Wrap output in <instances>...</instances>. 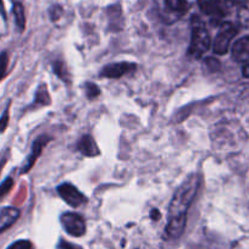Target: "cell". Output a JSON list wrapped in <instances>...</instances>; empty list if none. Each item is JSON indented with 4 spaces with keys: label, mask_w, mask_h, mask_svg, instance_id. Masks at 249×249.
<instances>
[{
    "label": "cell",
    "mask_w": 249,
    "mask_h": 249,
    "mask_svg": "<svg viewBox=\"0 0 249 249\" xmlns=\"http://www.w3.org/2000/svg\"><path fill=\"white\" fill-rule=\"evenodd\" d=\"M8 249H33V244L27 239H18V241L11 243Z\"/></svg>",
    "instance_id": "obj_21"
},
{
    "label": "cell",
    "mask_w": 249,
    "mask_h": 249,
    "mask_svg": "<svg viewBox=\"0 0 249 249\" xmlns=\"http://www.w3.org/2000/svg\"><path fill=\"white\" fill-rule=\"evenodd\" d=\"M57 248L59 249H82L80 246H77V244H73V243H71V242L64 241V239H61V241H60Z\"/></svg>",
    "instance_id": "obj_23"
},
{
    "label": "cell",
    "mask_w": 249,
    "mask_h": 249,
    "mask_svg": "<svg viewBox=\"0 0 249 249\" xmlns=\"http://www.w3.org/2000/svg\"><path fill=\"white\" fill-rule=\"evenodd\" d=\"M232 57L243 65L249 64V36L241 38L232 45Z\"/></svg>",
    "instance_id": "obj_9"
},
{
    "label": "cell",
    "mask_w": 249,
    "mask_h": 249,
    "mask_svg": "<svg viewBox=\"0 0 249 249\" xmlns=\"http://www.w3.org/2000/svg\"><path fill=\"white\" fill-rule=\"evenodd\" d=\"M212 45V39L207 27L198 16L192 18V37H191L188 55L195 59H200Z\"/></svg>",
    "instance_id": "obj_2"
},
{
    "label": "cell",
    "mask_w": 249,
    "mask_h": 249,
    "mask_svg": "<svg viewBox=\"0 0 249 249\" xmlns=\"http://www.w3.org/2000/svg\"><path fill=\"white\" fill-rule=\"evenodd\" d=\"M243 75L246 76V77H249V64H247V65H244V68H243Z\"/></svg>",
    "instance_id": "obj_26"
},
{
    "label": "cell",
    "mask_w": 249,
    "mask_h": 249,
    "mask_svg": "<svg viewBox=\"0 0 249 249\" xmlns=\"http://www.w3.org/2000/svg\"><path fill=\"white\" fill-rule=\"evenodd\" d=\"M9 124V107H6V110L4 111V114L0 117V132H4L8 127Z\"/></svg>",
    "instance_id": "obj_22"
},
{
    "label": "cell",
    "mask_w": 249,
    "mask_h": 249,
    "mask_svg": "<svg viewBox=\"0 0 249 249\" xmlns=\"http://www.w3.org/2000/svg\"><path fill=\"white\" fill-rule=\"evenodd\" d=\"M165 9L170 15L176 18L184 15L188 10V1L187 0H164Z\"/></svg>",
    "instance_id": "obj_13"
},
{
    "label": "cell",
    "mask_w": 249,
    "mask_h": 249,
    "mask_svg": "<svg viewBox=\"0 0 249 249\" xmlns=\"http://www.w3.org/2000/svg\"><path fill=\"white\" fill-rule=\"evenodd\" d=\"M150 217L154 220H159L160 217H161V214H160L159 210L158 209H153L152 213H150Z\"/></svg>",
    "instance_id": "obj_24"
},
{
    "label": "cell",
    "mask_w": 249,
    "mask_h": 249,
    "mask_svg": "<svg viewBox=\"0 0 249 249\" xmlns=\"http://www.w3.org/2000/svg\"><path fill=\"white\" fill-rule=\"evenodd\" d=\"M77 149L82 153L85 157H97L100 154L99 148L97 143L93 140L92 136L85 135L77 143Z\"/></svg>",
    "instance_id": "obj_12"
},
{
    "label": "cell",
    "mask_w": 249,
    "mask_h": 249,
    "mask_svg": "<svg viewBox=\"0 0 249 249\" xmlns=\"http://www.w3.org/2000/svg\"><path fill=\"white\" fill-rule=\"evenodd\" d=\"M85 89H86V94H87L88 99H95L98 95L100 94V89L95 83L92 82H87L85 85Z\"/></svg>",
    "instance_id": "obj_18"
},
{
    "label": "cell",
    "mask_w": 249,
    "mask_h": 249,
    "mask_svg": "<svg viewBox=\"0 0 249 249\" xmlns=\"http://www.w3.org/2000/svg\"><path fill=\"white\" fill-rule=\"evenodd\" d=\"M200 10L205 15L212 16L214 20H221L229 9V0H197Z\"/></svg>",
    "instance_id": "obj_5"
},
{
    "label": "cell",
    "mask_w": 249,
    "mask_h": 249,
    "mask_svg": "<svg viewBox=\"0 0 249 249\" xmlns=\"http://www.w3.org/2000/svg\"><path fill=\"white\" fill-rule=\"evenodd\" d=\"M14 186V179L11 177H8L3 181V183L0 184V199H3L6 195L11 191Z\"/></svg>",
    "instance_id": "obj_19"
},
{
    "label": "cell",
    "mask_w": 249,
    "mask_h": 249,
    "mask_svg": "<svg viewBox=\"0 0 249 249\" xmlns=\"http://www.w3.org/2000/svg\"><path fill=\"white\" fill-rule=\"evenodd\" d=\"M200 184V177L191 174L175 191L169 207V219L177 216H187V212L193 203Z\"/></svg>",
    "instance_id": "obj_1"
},
{
    "label": "cell",
    "mask_w": 249,
    "mask_h": 249,
    "mask_svg": "<svg viewBox=\"0 0 249 249\" xmlns=\"http://www.w3.org/2000/svg\"><path fill=\"white\" fill-rule=\"evenodd\" d=\"M9 65V56L8 53L3 52L0 54V80H3L4 76H5L6 70H8Z\"/></svg>",
    "instance_id": "obj_20"
},
{
    "label": "cell",
    "mask_w": 249,
    "mask_h": 249,
    "mask_svg": "<svg viewBox=\"0 0 249 249\" xmlns=\"http://www.w3.org/2000/svg\"><path fill=\"white\" fill-rule=\"evenodd\" d=\"M238 21L244 28L249 30V4H243L238 10Z\"/></svg>",
    "instance_id": "obj_17"
},
{
    "label": "cell",
    "mask_w": 249,
    "mask_h": 249,
    "mask_svg": "<svg viewBox=\"0 0 249 249\" xmlns=\"http://www.w3.org/2000/svg\"><path fill=\"white\" fill-rule=\"evenodd\" d=\"M62 227L70 236L82 237L86 233V222L81 215L76 213H64L60 217Z\"/></svg>",
    "instance_id": "obj_4"
},
{
    "label": "cell",
    "mask_w": 249,
    "mask_h": 249,
    "mask_svg": "<svg viewBox=\"0 0 249 249\" xmlns=\"http://www.w3.org/2000/svg\"><path fill=\"white\" fill-rule=\"evenodd\" d=\"M57 192H59L60 197L65 200L70 207L78 208L87 202L86 196H83L73 184L68 183V182L60 184L57 187Z\"/></svg>",
    "instance_id": "obj_6"
},
{
    "label": "cell",
    "mask_w": 249,
    "mask_h": 249,
    "mask_svg": "<svg viewBox=\"0 0 249 249\" xmlns=\"http://www.w3.org/2000/svg\"><path fill=\"white\" fill-rule=\"evenodd\" d=\"M237 33H238V28L236 25H233L232 22H222L220 25L219 32L215 37L214 43H213V50L215 54H226L230 49L232 39L236 37Z\"/></svg>",
    "instance_id": "obj_3"
},
{
    "label": "cell",
    "mask_w": 249,
    "mask_h": 249,
    "mask_svg": "<svg viewBox=\"0 0 249 249\" xmlns=\"http://www.w3.org/2000/svg\"><path fill=\"white\" fill-rule=\"evenodd\" d=\"M187 224V216H177V217H171V219L167 220L166 225V236L169 238H178L182 233H183L184 229H186Z\"/></svg>",
    "instance_id": "obj_10"
},
{
    "label": "cell",
    "mask_w": 249,
    "mask_h": 249,
    "mask_svg": "<svg viewBox=\"0 0 249 249\" xmlns=\"http://www.w3.org/2000/svg\"><path fill=\"white\" fill-rule=\"evenodd\" d=\"M18 217H20V210L16 208L8 207L0 210V233L13 226Z\"/></svg>",
    "instance_id": "obj_11"
},
{
    "label": "cell",
    "mask_w": 249,
    "mask_h": 249,
    "mask_svg": "<svg viewBox=\"0 0 249 249\" xmlns=\"http://www.w3.org/2000/svg\"><path fill=\"white\" fill-rule=\"evenodd\" d=\"M35 104L37 105H49L50 104V95L49 92H48V88L45 85H40L39 88L37 89V93H36V99Z\"/></svg>",
    "instance_id": "obj_15"
},
{
    "label": "cell",
    "mask_w": 249,
    "mask_h": 249,
    "mask_svg": "<svg viewBox=\"0 0 249 249\" xmlns=\"http://www.w3.org/2000/svg\"><path fill=\"white\" fill-rule=\"evenodd\" d=\"M50 141H52V138L48 137V136H45V135L40 136V137H38L37 140L35 141V143H33L32 150H31L30 157H28L27 161H26L25 167L22 169L21 174H26V172H28L31 169H32V166L35 165V162L37 161V159L39 158V155H40V153H42L43 148H44L45 145H47L48 143L50 142Z\"/></svg>",
    "instance_id": "obj_8"
},
{
    "label": "cell",
    "mask_w": 249,
    "mask_h": 249,
    "mask_svg": "<svg viewBox=\"0 0 249 249\" xmlns=\"http://www.w3.org/2000/svg\"><path fill=\"white\" fill-rule=\"evenodd\" d=\"M53 70L54 72L56 73V76H59L62 81H68L70 82V78H69V72H68V69H66L65 64L62 61H54L53 62Z\"/></svg>",
    "instance_id": "obj_16"
},
{
    "label": "cell",
    "mask_w": 249,
    "mask_h": 249,
    "mask_svg": "<svg viewBox=\"0 0 249 249\" xmlns=\"http://www.w3.org/2000/svg\"><path fill=\"white\" fill-rule=\"evenodd\" d=\"M230 4H239V5H243V4H247L248 0H229Z\"/></svg>",
    "instance_id": "obj_25"
},
{
    "label": "cell",
    "mask_w": 249,
    "mask_h": 249,
    "mask_svg": "<svg viewBox=\"0 0 249 249\" xmlns=\"http://www.w3.org/2000/svg\"><path fill=\"white\" fill-rule=\"evenodd\" d=\"M14 16H15V22L16 26L18 27V30L22 32L25 30L26 26V16H25V9H23L22 4L21 3H15L13 8Z\"/></svg>",
    "instance_id": "obj_14"
},
{
    "label": "cell",
    "mask_w": 249,
    "mask_h": 249,
    "mask_svg": "<svg viewBox=\"0 0 249 249\" xmlns=\"http://www.w3.org/2000/svg\"><path fill=\"white\" fill-rule=\"evenodd\" d=\"M137 70V65L133 62H115L104 66L100 71V76L107 78H120L124 75L132 73Z\"/></svg>",
    "instance_id": "obj_7"
}]
</instances>
